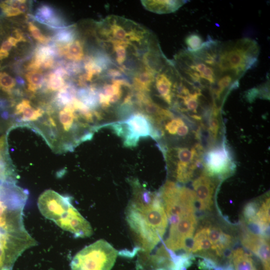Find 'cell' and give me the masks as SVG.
Segmentation results:
<instances>
[{
  "label": "cell",
  "mask_w": 270,
  "mask_h": 270,
  "mask_svg": "<svg viewBox=\"0 0 270 270\" xmlns=\"http://www.w3.org/2000/svg\"><path fill=\"white\" fill-rule=\"evenodd\" d=\"M204 162V172L208 176H224L233 169L230 154L224 144L210 150Z\"/></svg>",
  "instance_id": "cell-8"
},
{
  "label": "cell",
  "mask_w": 270,
  "mask_h": 270,
  "mask_svg": "<svg viewBox=\"0 0 270 270\" xmlns=\"http://www.w3.org/2000/svg\"><path fill=\"white\" fill-rule=\"evenodd\" d=\"M60 52L72 62H80L86 58L82 42L79 40H74L72 42L64 44L60 48Z\"/></svg>",
  "instance_id": "cell-18"
},
{
  "label": "cell",
  "mask_w": 270,
  "mask_h": 270,
  "mask_svg": "<svg viewBox=\"0 0 270 270\" xmlns=\"http://www.w3.org/2000/svg\"><path fill=\"white\" fill-rule=\"evenodd\" d=\"M16 80L6 72H0V88L4 92L11 94L14 87Z\"/></svg>",
  "instance_id": "cell-23"
},
{
  "label": "cell",
  "mask_w": 270,
  "mask_h": 270,
  "mask_svg": "<svg viewBox=\"0 0 270 270\" xmlns=\"http://www.w3.org/2000/svg\"><path fill=\"white\" fill-rule=\"evenodd\" d=\"M227 46L220 51V70L222 72H230L234 78H239L254 66L257 58L244 51L237 42L232 46Z\"/></svg>",
  "instance_id": "cell-6"
},
{
  "label": "cell",
  "mask_w": 270,
  "mask_h": 270,
  "mask_svg": "<svg viewBox=\"0 0 270 270\" xmlns=\"http://www.w3.org/2000/svg\"><path fill=\"white\" fill-rule=\"evenodd\" d=\"M142 3L148 10L157 14L174 12L184 4L180 0H143Z\"/></svg>",
  "instance_id": "cell-16"
},
{
  "label": "cell",
  "mask_w": 270,
  "mask_h": 270,
  "mask_svg": "<svg viewBox=\"0 0 270 270\" xmlns=\"http://www.w3.org/2000/svg\"><path fill=\"white\" fill-rule=\"evenodd\" d=\"M8 40L11 44L12 46H16L18 40L13 36H10L8 38Z\"/></svg>",
  "instance_id": "cell-34"
},
{
  "label": "cell",
  "mask_w": 270,
  "mask_h": 270,
  "mask_svg": "<svg viewBox=\"0 0 270 270\" xmlns=\"http://www.w3.org/2000/svg\"><path fill=\"white\" fill-rule=\"evenodd\" d=\"M44 114V110L40 108L33 107L28 100H22L15 108L14 114L18 116V120L25 125L32 126L38 121Z\"/></svg>",
  "instance_id": "cell-13"
},
{
  "label": "cell",
  "mask_w": 270,
  "mask_h": 270,
  "mask_svg": "<svg viewBox=\"0 0 270 270\" xmlns=\"http://www.w3.org/2000/svg\"><path fill=\"white\" fill-rule=\"evenodd\" d=\"M159 194L170 224L176 223L183 216L195 214L196 199L190 189L168 180Z\"/></svg>",
  "instance_id": "cell-2"
},
{
  "label": "cell",
  "mask_w": 270,
  "mask_h": 270,
  "mask_svg": "<svg viewBox=\"0 0 270 270\" xmlns=\"http://www.w3.org/2000/svg\"><path fill=\"white\" fill-rule=\"evenodd\" d=\"M192 186L200 209L204 211L210 210L213 204L214 184L210 176L204 172L194 180Z\"/></svg>",
  "instance_id": "cell-11"
},
{
  "label": "cell",
  "mask_w": 270,
  "mask_h": 270,
  "mask_svg": "<svg viewBox=\"0 0 270 270\" xmlns=\"http://www.w3.org/2000/svg\"><path fill=\"white\" fill-rule=\"evenodd\" d=\"M113 132L123 140L126 148L136 146L142 138L151 137L156 140L162 136L160 130L142 114L135 112L125 119L117 122Z\"/></svg>",
  "instance_id": "cell-4"
},
{
  "label": "cell",
  "mask_w": 270,
  "mask_h": 270,
  "mask_svg": "<svg viewBox=\"0 0 270 270\" xmlns=\"http://www.w3.org/2000/svg\"><path fill=\"white\" fill-rule=\"evenodd\" d=\"M16 81L18 84L20 85H24L25 84L24 80L19 76L16 77Z\"/></svg>",
  "instance_id": "cell-36"
},
{
  "label": "cell",
  "mask_w": 270,
  "mask_h": 270,
  "mask_svg": "<svg viewBox=\"0 0 270 270\" xmlns=\"http://www.w3.org/2000/svg\"><path fill=\"white\" fill-rule=\"evenodd\" d=\"M240 240L244 247L260 259L264 270H270L269 238L255 234L245 228Z\"/></svg>",
  "instance_id": "cell-9"
},
{
  "label": "cell",
  "mask_w": 270,
  "mask_h": 270,
  "mask_svg": "<svg viewBox=\"0 0 270 270\" xmlns=\"http://www.w3.org/2000/svg\"><path fill=\"white\" fill-rule=\"evenodd\" d=\"M216 270H234L230 264L224 268H217Z\"/></svg>",
  "instance_id": "cell-37"
},
{
  "label": "cell",
  "mask_w": 270,
  "mask_h": 270,
  "mask_svg": "<svg viewBox=\"0 0 270 270\" xmlns=\"http://www.w3.org/2000/svg\"><path fill=\"white\" fill-rule=\"evenodd\" d=\"M188 132V126L186 124L183 122L178 127L177 132V136L181 137H184L186 136Z\"/></svg>",
  "instance_id": "cell-31"
},
{
  "label": "cell",
  "mask_w": 270,
  "mask_h": 270,
  "mask_svg": "<svg viewBox=\"0 0 270 270\" xmlns=\"http://www.w3.org/2000/svg\"><path fill=\"white\" fill-rule=\"evenodd\" d=\"M211 250V244L208 236V227L198 229L192 240L188 253L206 252Z\"/></svg>",
  "instance_id": "cell-17"
},
{
  "label": "cell",
  "mask_w": 270,
  "mask_h": 270,
  "mask_svg": "<svg viewBox=\"0 0 270 270\" xmlns=\"http://www.w3.org/2000/svg\"><path fill=\"white\" fill-rule=\"evenodd\" d=\"M118 251L104 240H99L84 247L74 256L71 270H111Z\"/></svg>",
  "instance_id": "cell-3"
},
{
  "label": "cell",
  "mask_w": 270,
  "mask_h": 270,
  "mask_svg": "<svg viewBox=\"0 0 270 270\" xmlns=\"http://www.w3.org/2000/svg\"><path fill=\"white\" fill-rule=\"evenodd\" d=\"M26 78L28 82V89L32 92H35L40 88L45 80L42 73L38 70L28 72L26 74Z\"/></svg>",
  "instance_id": "cell-19"
},
{
  "label": "cell",
  "mask_w": 270,
  "mask_h": 270,
  "mask_svg": "<svg viewBox=\"0 0 270 270\" xmlns=\"http://www.w3.org/2000/svg\"><path fill=\"white\" fill-rule=\"evenodd\" d=\"M217 115L212 114L210 116L208 119V130L212 136L216 138L218 134L219 129V121L216 118Z\"/></svg>",
  "instance_id": "cell-29"
},
{
  "label": "cell",
  "mask_w": 270,
  "mask_h": 270,
  "mask_svg": "<svg viewBox=\"0 0 270 270\" xmlns=\"http://www.w3.org/2000/svg\"><path fill=\"white\" fill-rule=\"evenodd\" d=\"M233 77L231 75L226 74L220 78L218 82L217 88L214 91V94L216 98H219L224 90L232 82Z\"/></svg>",
  "instance_id": "cell-25"
},
{
  "label": "cell",
  "mask_w": 270,
  "mask_h": 270,
  "mask_svg": "<svg viewBox=\"0 0 270 270\" xmlns=\"http://www.w3.org/2000/svg\"><path fill=\"white\" fill-rule=\"evenodd\" d=\"M66 84L62 77L55 74L54 72L50 73L46 82L47 90L50 92L58 91L64 86Z\"/></svg>",
  "instance_id": "cell-22"
},
{
  "label": "cell",
  "mask_w": 270,
  "mask_h": 270,
  "mask_svg": "<svg viewBox=\"0 0 270 270\" xmlns=\"http://www.w3.org/2000/svg\"><path fill=\"white\" fill-rule=\"evenodd\" d=\"M12 46L11 44L7 40L4 42L2 44L0 50H4L8 52L10 50V49L12 48Z\"/></svg>",
  "instance_id": "cell-32"
},
{
  "label": "cell",
  "mask_w": 270,
  "mask_h": 270,
  "mask_svg": "<svg viewBox=\"0 0 270 270\" xmlns=\"http://www.w3.org/2000/svg\"><path fill=\"white\" fill-rule=\"evenodd\" d=\"M172 64L170 62L160 72L157 73L152 86L158 96L168 104H171L176 82H173L176 78V74L173 71Z\"/></svg>",
  "instance_id": "cell-10"
},
{
  "label": "cell",
  "mask_w": 270,
  "mask_h": 270,
  "mask_svg": "<svg viewBox=\"0 0 270 270\" xmlns=\"http://www.w3.org/2000/svg\"><path fill=\"white\" fill-rule=\"evenodd\" d=\"M70 26L58 30L53 37L54 40L66 44L74 40L76 33L74 30L70 28Z\"/></svg>",
  "instance_id": "cell-21"
},
{
  "label": "cell",
  "mask_w": 270,
  "mask_h": 270,
  "mask_svg": "<svg viewBox=\"0 0 270 270\" xmlns=\"http://www.w3.org/2000/svg\"><path fill=\"white\" fill-rule=\"evenodd\" d=\"M18 9L22 14L24 13L26 10L27 6L26 0L22 1L18 6Z\"/></svg>",
  "instance_id": "cell-33"
},
{
  "label": "cell",
  "mask_w": 270,
  "mask_h": 270,
  "mask_svg": "<svg viewBox=\"0 0 270 270\" xmlns=\"http://www.w3.org/2000/svg\"><path fill=\"white\" fill-rule=\"evenodd\" d=\"M199 91H196L193 94L190 93L187 95L177 94L176 96L182 100L184 105L188 110L196 113L198 108V98L200 94Z\"/></svg>",
  "instance_id": "cell-20"
},
{
  "label": "cell",
  "mask_w": 270,
  "mask_h": 270,
  "mask_svg": "<svg viewBox=\"0 0 270 270\" xmlns=\"http://www.w3.org/2000/svg\"><path fill=\"white\" fill-rule=\"evenodd\" d=\"M72 205L68 196L48 190L39 196L38 201V210L42 214L54 223L58 221Z\"/></svg>",
  "instance_id": "cell-7"
},
{
  "label": "cell",
  "mask_w": 270,
  "mask_h": 270,
  "mask_svg": "<svg viewBox=\"0 0 270 270\" xmlns=\"http://www.w3.org/2000/svg\"><path fill=\"white\" fill-rule=\"evenodd\" d=\"M130 184L132 196L126 208V220L140 254H150L166 232L167 216L159 193L148 190L136 178Z\"/></svg>",
  "instance_id": "cell-1"
},
{
  "label": "cell",
  "mask_w": 270,
  "mask_h": 270,
  "mask_svg": "<svg viewBox=\"0 0 270 270\" xmlns=\"http://www.w3.org/2000/svg\"><path fill=\"white\" fill-rule=\"evenodd\" d=\"M184 122L179 118H172L165 124L164 130L170 134L176 135L179 126Z\"/></svg>",
  "instance_id": "cell-27"
},
{
  "label": "cell",
  "mask_w": 270,
  "mask_h": 270,
  "mask_svg": "<svg viewBox=\"0 0 270 270\" xmlns=\"http://www.w3.org/2000/svg\"><path fill=\"white\" fill-rule=\"evenodd\" d=\"M199 75L200 78H204L211 84L214 83L215 82L216 75L214 70L210 66H207L204 70Z\"/></svg>",
  "instance_id": "cell-30"
},
{
  "label": "cell",
  "mask_w": 270,
  "mask_h": 270,
  "mask_svg": "<svg viewBox=\"0 0 270 270\" xmlns=\"http://www.w3.org/2000/svg\"><path fill=\"white\" fill-rule=\"evenodd\" d=\"M28 27L32 36L38 42L46 43L50 41V38L42 34L40 29L32 23L30 22Z\"/></svg>",
  "instance_id": "cell-28"
},
{
  "label": "cell",
  "mask_w": 270,
  "mask_h": 270,
  "mask_svg": "<svg viewBox=\"0 0 270 270\" xmlns=\"http://www.w3.org/2000/svg\"><path fill=\"white\" fill-rule=\"evenodd\" d=\"M196 224L195 214L181 216L175 224H170L168 236L162 245L170 253L176 255L182 250L189 254L188 243L192 238Z\"/></svg>",
  "instance_id": "cell-5"
},
{
  "label": "cell",
  "mask_w": 270,
  "mask_h": 270,
  "mask_svg": "<svg viewBox=\"0 0 270 270\" xmlns=\"http://www.w3.org/2000/svg\"><path fill=\"white\" fill-rule=\"evenodd\" d=\"M258 208V204L254 202H249L245 206L243 213L244 218L247 223L254 218Z\"/></svg>",
  "instance_id": "cell-26"
},
{
  "label": "cell",
  "mask_w": 270,
  "mask_h": 270,
  "mask_svg": "<svg viewBox=\"0 0 270 270\" xmlns=\"http://www.w3.org/2000/svg\"><path fill=\"white\" fill-rule=\"evenodd\" d=\"M185 42L188 49L194 52L200 49L204 43L201 36L198 34L194 33L189 34L186 38Z\"/></svg>",
  "instance_id": "cell-24"
},
{
  "label": "cell",
  "mask_w": 270,
  "mask_h": 270,
  "mask_svg": "<svg viewBox=\"0 0 270 270\" xmlns=\"http://www.w3.org/2000/svg\"><path fill=\"white\" fill-rule=\"evenodd\" d=\"M229 260L234 270H258L251 256L242 248L232 251Z\"/></svg>",
  "instance_id": "cell-15"
},
{
  "label": "cell",
  "mask_w": 270,
  "mask_h": 270,
  "mask_svg": "<svg viewBox=\"0 0 270 270\" xmlns=\"http://www.w3.org/2000/svg\"><path fill=\"white\" fill-rule=\"evenodd\" d=\"M8 54L9 52H8L4 51L0 49V60L7 58Z\"/></svg>",
  "instance_id": "cell-35"
},
{
  "label": "cell",
  "mask_w": 270,
  "mask_h": 270,
  "mask_svg": "<svg viewBox=\"0 0 270 270\" xmlns=\"http://www.w3.org/2000/svg\"><path fill=\"white\" fill-rule=\"evenodd\" d=\"M0 180L16 181V174L8 156L5 135L0 137Z\"/></svg>",
  "instance_id": "cell-14"
},
{
  "label": "cell",
  "mask_w": 270,
  "mask_h": 270,
  "mask_svg": "<svg viewBox=\"0 0 270 270\" xmlns=\"http://www.w3.org/2000/svg\"><path fill=\"white\" fill-rule=\"evenodd\" d=\"M208 236L211 244V250L216 256H222L233 242L232 236L224 232L220 228L208 226Z\"/></svg>",
  "instance_id": "cell-12"
}]
</instances>
